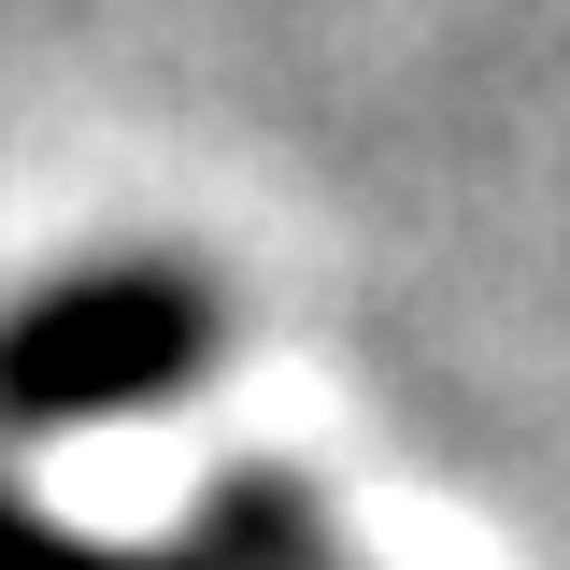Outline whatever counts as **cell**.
Listing matches in <instances>:
<instances>
[{
	"mask_svg": "<svg viewBox=\"0 0 570 570\" xmlns=\"http://www.w3.org/2000/svg\"><path fill=\"white\" fill-rule=\"evenodd\" d=\"M214 371V299L171 257H100L0 314V428H100Z\"/></svg>",
	"mask_w": 570,
	"mask_h": 570,
	"instance_id": "6da1fadb",
	"label": "cell"
},
{
	"mask_svg": "<svg viewBox=\"0 0 570 570\" xmlns=\"http://www.w3.org/2000/svg\"><path fill=\"white\" fill-rule=\"evenodd\" d=\"M0 570H186V557H129V542H86V528H58V513L0 499Z\"/></svg>",
	"mask_w": 570,
	"mask_h": 570,
	"instance_id": "7a4b0ae2",
	"label": "cell"
},
{
	"mask_svg": "<svg viewBox=\"0 0 570 570\" xmlns=\"http://www.w3.org/2000/svg\"><path fill=\"white\" fill-rule=\"evenodd\" d=\"M214 542H228L243 570H328L314 542H299V513H285L272 485H243V499H228V513H214Z\"/></svg>",
	"mask_w": 570,
	"mask_h": 570,
	"instance_id": "3957f363",
	"label": "cell"
}]
</instances>
